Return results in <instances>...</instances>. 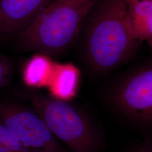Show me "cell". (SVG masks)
<instances>
[{
	"label": "cell",
	"instance_id": "cell-3",
	"mask_svg": "<svg viewBox=\"0 0 152 152\" xmlns=\"http://www.w3.org/2000/svg\"><path fill=\"white\" fill-rule=\"evenodd\" d=\"M29 97L35 112L69 152H99V134L80 109L41 92H31Z\"/></svg>",
	"mask_w": 152,
	"mask_h": 152
},
{
	"label": "cell",
	"instance_id": "cell-2",
	"mask_svg": "<svg viewBox=\"0 0 152 152\" xmlns=\"http://www.w3.org/2000/svg\"><path fill=\"white\" fill-rule=\"evenodd\" d=\"M98 0H53L18 36L23 49L49 57L73 44Z\"/></svg>",
	"mask_w": 152,
	"mask_h": 152
},
{
	"label": "cell",
	"instance_id": "cell-4",
	"mask_svg": "<svg viewBox=\"0 0 152 152\" xmlns=\"http://www.w3.org/2000/svg\"><path fill=\"white\" fill-rule=\"evenodd\" d=\"M109 102L131 124L141 129L152 124V68L144 64L126 73L115 82Z\"/></svg>",
	"mask_w": 152,
	"mask_h": 152
},
{
	"label": "cell",
	"instance_id": "cell-12",
	"mask_svg": "<svg viewBox=\"0 0 152 152\" xmlns=\"http://www.w3.org/2000/svg\"><path fill=\"white\" fill-rule=\"evenodd\" d=\"M132 152H152V145L149 142L144 143Z\"/></svg>",
	"mask_w": 152,
	"mask_h": 152
},
{
	"label": "cell",
	"instance_id": "cell-11",
	"mask_svg": "<svg viewBox=\"0 0 152 152\" xmlns=\"http://www.w3.org/2000/svg\"><path fill=\"white\" fill-rule=\"evenodd\" d=\"M12 72V66L9 60L0 56V87L9 82Z\"/></svg>",
	"mask_w": 152,
	"mask_h": 152
},
{
	"label": "cell",
	"instance_id": "cell-8",
	"mask_svg": "<svg viewBox=\"0 0 152 152\" xmlns=\"http://www.w3.org/2000/svg\"><path fill=\"white\" fill-rule=\"evenodd\" d=\"M80 76V71L75 65L55 63L48 85L51 95L65 101L74 97L78 91Z\"/></svg>",
	"mask_w": 152,
	"mask_h": 152
},
{
	"label": "cell",
	"instance_id": "cell-6",
	"mask_svg": "<svg viewBox=\"0 0 152 152\" xmlns=\"http://www.w3.org/2000/svg\"><path fill=\"white\" fill-rule=\"evenodd\" d=\"M53 0H0V36L18 35Z\"/></svg>",
	"mask_w": 152,
	"mask_h": 152
},
{
	"label": "cell",
	"instance_id": "cell-10",
	"mask_svg": "<svg viewBox=\"0 0 152 152\" xmlns=\"http://www.w3.org/2000/svg\"><path fill=\"white\" fill-rule=\"evenodd\" d=\"M0 152H31L0 123Z\"/></svg>",
	"mask_w": 152,
	"mask_h": 152
},
{
	"label": "cell",
	"instance_id": "cell-1",
	"mask_svg": "<svg viewBox=\"0 0 152 152\" xmlns=\"http://www.w3.org/2000/svg\"><path fill=\"white\" fill-rule=\"evenodd\" d=\"M127 0H98L88 17L83 55L91 69L107 73L130 60L142 44L132 37Z\"/></svg>",
	"mask_w": 152,
	"mask_h": 152
},
{
	"label": "cell",
	"instance_id": "cell-7",
	"mask_svg": "<svg viewBox=\"0 0 152 152\" xmlns=\"http://www.w3.org/2000/svg\"><path fill=\"white\" fill-rule=\"evenodd\" d=\"M126 21L133 38L152 45V0H127Z\"/></svg>",
	"mask_w": 152,
	"mask_h": 152
},
{
	"label": "cell",
	"instance_id": "cell-9",
	"mask_svg": "<svg viewBox=\"0 0 152 152\" xmlns=\"http://www.w3.org/2000/svg\"><path fill=\"white\" fill-rule=\"evenodd\" d=\"M55 63L50 57L37 54L29 60L24 69L23 79L29 86H48L54 70Z\"/></svg>",
	"mask_w": 152,
	"mask_h": 152
},
{
	"label": "cell",
	"instance_id": "cell-5",
	"mask_svg": "<svg viewBox=\"0 0 152 152\" xmlns=\"http://www.w3.org/2000/svg\"><path fill=\"white\" fill-rule=\"evenodd\" d=\"M0 123L31 152H69L36 112L12 103H0Z\"/></svg>",
	"mask_w": 152,
	"mask_h": 152
}]
</instances>
